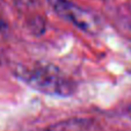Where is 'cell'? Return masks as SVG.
<instances>
[{"instance_id":"obj_1","label":"cell","mask_w":131,"mask_h":131,"mask_svg":"<svg viewBox=\"0 0 131 131\" xmlns=\"http://www.w3.org/2000/svg\"><path fill=\"white\" fill-rule=\"evenodd\" d=\"M16 75L28 86L48 95L70 96L75 92L77 85L54 66H35L31 69L20 67Z\"/></svg>"},{"instance_id":"obj_2","label":"cell","mask_w":131,"mask_h":131,"mask_svg":"<svg viewBox=\"0 0 131 131\" xmlns=\"http://www.w3.org/2000/svg\"><path fill=\"white\" fill-rule=\"evenodd\" d=\"M54 12L65 20L72 22L84 31L95 32L97 30V20L89 12L78 7L69 0H48Z\"/></svg>"},{"instance_id":"obj_3","label":"cell","mask_w":131,"mask_h":131,"mask_svg":"<svg viewBox=\"0 0 131 131\" xmlns=\"http://www.w3.org/2000/svg\"><path fill=\"white\" fill-rule=\"evenodd\" d=\"M93 124L91 123V121H86V119H67V121H62L59 123L52 124V125L48 126L47 129H44L43 131H78L80 129L91 126Z\"/></svg>"},{"instance_id":"obj_4","label":"cell","mask_w":131,"mask_h":131,"mask_svg":"<svg viewBox=\"0 0 131 131\" xmlns=\"http://www.w3.org/2000/svg\"><path fill=\"white\" fill-rule=\"evenodd\" d=\"M15 7L21 12H27L35 5V0H12Z\"/></svg>"},{"instance_id":"obj_5","label":"cell","mask_w":131,"mask_h":131,"mask_svg":"<svg viewBox=\"0 0 131 131\" xmlns=\"http://www.w3.org/2000/svg\"><path fill=\"white\" fill-rule=\"evenodd\" d=\"M93 128V126H92ZM92 128H86V129H81V130H79V131H91L92 130Z\"/></svg>"}]
</instances>
